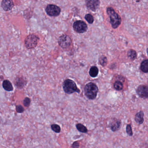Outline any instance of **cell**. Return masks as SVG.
I'll list each match as a JSON object with an SVG mask.
<instances>
[{
	"label": "cell",
	"mask_w": 148,
	"mask_h": 148,
	"mask_svg": "<svg viewBox=\"0 0 148 148\" xmlns=\"http://www.w3.org/2000/svg\"><path fill=\"white\" fill-rule=\"evenodd\" d=\"M106 12L110 19V22L113 29H116L121 23V18L112 7L107 8Z\"/></svg>",
	"instance_id": "cell-1"
},
{
	"label": "cell",
	"mask_w": 148,
	"mask_h": 148,
	"mask_svg": "<svg viewBox=\"0 0 148 148\" xmlns=\"http://www.w3.org/2000/svg\"><path fill=\"white\" fill-rule=\"evenodd\" d=\"M98 88L94 83H88L84 87V93L87 98L90 99H94L97 97Z\"/></svg>",
	"instance_id": "cell-2"
},
{
	"label": "cell",
	"mask_w": 148,
	"mask_h": 148,
	"mask_svg": "<svg viewBox=\"0 0 148 148\" xmlns=\"http://www.w3.org/2000/svg\"><path fill=\"white\" fill-rule=\"evenodd\" d=\"M63 86L65 92L67 94H71L75 92L79 93L80 92L75 82L71 79H66L63 83Z\"/></svg>",
	"instance_id": "cell-3"
},
{
	"label": "cell",
	"mask_w": 148,
	"mask_h": 148,
	"mask_svg": "<svg viewBox=\"0 0 148 148\" xmlns=\"http://www.w3.org/2000/svg\"><path fill=\"white\" fill-rule=\"evenodd\" d=\"M39 38L34 34L28 35L25 40V44L27 49H32L36 47Z\"/></svg>",
	"instance_id": "cell-4"
},
{
	"label": "cell",
	"mask_w": 148,
	"mask_h": 148,
	"mask_svg": "<svg viewBox=\"0 0 148 148\" xmlns=\"http://www.w3.org/2000/svg\"><path fill=\"white\" fill-rule=\"evenodd\" d=\"M46 12L51 17H57L60 14L61 9L58 6L54 5H49L46 8Z\"/></svg>",
	"instance_id": "cell-5"
},
{
	"label": "cell",
	"mask_w": 148,
	"mask_h": 148,
	"mask_svg": "<svg viewBox=\"0 0 148 148\" xmlns=\"http://www.w3.org/2000/svg\"><path fill=\"white\" fill-rule=\"evenodd\" d=\"M73 28L76 32L84 33L86 32L88 27L85 22L79 20L73 23Z\"/></svg>",
	"instance_id": "cell-6"
},
{
	"label": "cell",
	"mask_w": 148,
	"mask_h": 148,
	"mask_svg": "<svg viewBox=\"0 0 148 148\" xmlns=\"http://www.w3.org/2000/svg\"><path fill=\"white\" fill-rule=\"evenodd\" d=\"M58 42L60 47L64 49H66L71 46L72 40L69 36L66 34H63L59 37Z\"/></svg>",
	"instance_id": "cell-7"
},
{
	"label": "cell",
	"mask_w": 148,
	"mask_h": 148,
	"mask_svg": "<svg viewBox=\"0 0 148 148\" xmlns=\"http://www.w3.org/2000/svg\"><path fill=\"white\" fill-rule=\"evenodd\" d=\"M148 86L144 85H139L136 89L137 94L140 97L145 99L148 97Z\"/></svg>",
	"instance_id": "cell-8"
},
{
	"label": "cell",
	"mask_w": 148,
	"mask_h": 148,
	"mask_svg": "<svg viewBox=\"0 0 148 148\" xmlns=\"http://www.w3.org/2000/svg\"><path fill=\"white\" fill-rule=\"evenodd\" d=\"M86 6L92 12H95L99 8L100 5L99 0H86Z\"/></svg>",
	"instance_id": "cell-9"
},
{
	"label": "cell",
	"mask_w": 148,
	"mask_h": 148,
	"mask_svg": "<svg viewBox=\"0 0 148 148\" xmlns=\"http://www.w3.org/2000/svg\"><path fill=\"white\" fill-rule=\"evenodd\" d=\"M14 5L12 0H3L1 2V7L5 11L12 10Z\"/></svg>",
	"instance_id": "cell-10"
},
{
	"label": "cell",
	"mask_w": 148,
	"mask_h": 148,
	"mask_svg": "<svg viewBox=\"0 0 148 148\" xmlns=\"http://www.w3.org/2000/svg\"><path fill=\"white\" fill-rule=\"evenodd\" d=\"M112 120V123L110 124L111 129L113 132H116L120 129L122 125L121 120L117 119Z\"/></svg>",
	"instance_id": "cell-11"
},
{
	"label": "cell",
	"mask_w": 148,
	"mask_h": 148,
	"mask_svg": "<svg viewBox=\"0 0 148 148\" xmlns=\"http://www.w3.org/2000/svg\"><path fill=\"white\" fill-rule=\"evenodd\" d=\"M144 113L143 112L140 111V112L137 113L135 116V121L139 124H142L143 123L144 120Z\"/></svg>",
	"instance_id": "cell-12"
},
{
	"label": "cell",
	"mask_w": 148,
	"mask_h": 148,
	"mask_svg": "<svg viewBox=\"0 0 148 148\" xmlns=\"http://www.w3.org/2000/svg\"><path fill=\"white\" fill-rule=\"evenodd\" d=\"M3 88L8 91H11L13 90L12 85L9 80H5L3 81L2 84Z\"/></svg>",
	"instance_id": "cell-13"
},
{
	"label": "cell",
	"mask_w": 148,
	"mask_h": 148,
	"mask_svg": "<svg viewBox=\"0 0 148 148\" xmlns=\"http://www.w3.org/2000/svg\"><path fill=\"white\" fill-rule=\"evenodd\" d=\"M99 73L98 68L96 66H92L89 71V74L92 77H96Z\"/></svg>",
	"instance_id": "cell-14"
},
{
	"label": "cell",
	"mask_w": 148,
	"mask_h": 148,
	"mask_svg": "<svg viewBox=\"0 0 148 148\" xmlns=\"http://www.w3.org/2000/svg\"><path fill=\"white\" fill-rule=\"evenodd\" d=\"M140 70L145 73H147L148 72V60H143L141 63V65H140Z\"/></svg>",
	"instance_id": "cell-15"
},
{
	"label": "cell",
	"mask_w": 148,
	"mask_h": 148,
	"mask_svg": "<svg viewBox=\"0 0 148 148\" xmlns=\"http://www.w3.org/2000/svg\"><path fill=\"white\" fill-rule=\"evenodd\" d=\"M127 56L132 60H134L136 59L137 54L135 50L131 49L127 53Z\"/></svg>",
	"instance_id": "cell-16"
},
{
	"label": "cell",
	"mask_w": 148,
	"mask_h": 148,
	"mask_svg": "<svg viewBox=\"0 0 148 148\" xmlns=\"http://www.w3.org/2000/svg\"><path fill=\"white\" fill-rule=\"evenodd\" d=\"M113 87L115 90L117 91L122 90L123 88V85L122 82L120 80H117L114 83Z\"/></svg>",
	"instance_id": "cell-17"
},
{
	"label": "cell",
	"mask_w": 148,
	"mask_h": 148,
	"mask_svg": "<svg viewBox=\"0 0 148 148\" xmlns=\"http://www.w3.org/2000/svg\"><path fill=\"white\" fill-rule=\"evenodd\" d=\"M76 127H77V130L80 132H83V133H86L88 132V130L86 127L82 124H77L76 125Z\"/></svg>",
	"instance_id": "cell-18"
},
{
	"label": "cell",
	"mask_w": 148,
	"mask_h": 148,
	"mask_svg": "<svg viewBox=\"0 0 148 148\" xmlns=\"http://www.w3.org/2000/svg\"><path fill=\"white\" fill-rule=\"evenodd\" d=\"M99 63L103 66H105L107 64V59L105 56L102 55L99 58Z\"/></svg>",
	"instance_id": "cell-19"
},
{
	"label": "cell",
	"mask_w": 148,
	"mask_h": 148,
	"mask_svg": "<svg viewBox=\"0 0 148 148\" xmlns=\"http://www.w3.org/2000/svg\"><path fill=\"white\" fill-rule=\"evenodd\" d=\"M85 19L89 24H92L94 22V18H93V16L91 14H86L85 16Z\"/></svg>",
	"instance_id": "cell-20"
},
{
	"label": "cell",
	"mask_w": 148,
	"mask_h": 148,
	"mask_svg": "<svg viewBox=\"0 0 148 148\" xmlns=\"http://www.w3.org/2000/svg\"><path fill=\"white\" fill-rule=\"evenodd\" d=\"M52 130L56 133H59L61 131V128L59 125L57 124H53L51 125Z\"/></svg>",
	"instance_id": "cell-21"
},
{
	"label": "cell",
	"mask_w": 148,
	"mask_h": 148,
	"mask_svg": "<svg viewBox=\"0 0 148 148\" xmlns=\"http://www.w3.org/2000/svg\"><path fill=\"white\" fill-rule=\"evenodd\" d=\"M126 133L129 136H132L133 135V132H132L131 125L130 124H128L126 125Z\"/></svg>",
	"instance_id": "cell-22"
},
{
	"label": "cell",
	"mask_w": 148,
	"mask_h": 148,
	"mask_svg": "<svg viewBox=\"0 0 148 148\" xmlns=\"http://www.w3.org/2000/svg\"><path fill=\"white\" fill-rule=\"evenodd\" d=\"M31 103V100L29 98L26 97L24 100V105L25 107H28Z\"/></svg>",
	"instance_id": "cell-23"
},
{
	"label": "cell",
	"mask_w": 148,
	"mask_h": 148,
	"mask_svg": "<svg viewBox=\"0 0 148 148\" xmlns=\"http://www.w3.org/2000/svg\"><path fill=\"white\" fill-rule=\"evenodd\" d=\"M16 110H17V112L19 113H22L24 111V108H23L22 106H18L16 107Z\"/></svg>",
	"instance_id": "cell-24"
},
{
	"label": "cell",
	"mask_w": 148,
	"mask_h": 148,
	"mask_svg": "<svg viewBox=\"0 0 148 148\" xmlns=\"http://www.w3.org/2000/svg\"><path fill=\"white\" fill-rule=\"evenodd\" d=\"M79 145L78 142H75L73 143V144L72 145L71 147H72V148H77V147H79Z\"/></svg>",
	"instance_id": "cell-25"
}]
</instances>
